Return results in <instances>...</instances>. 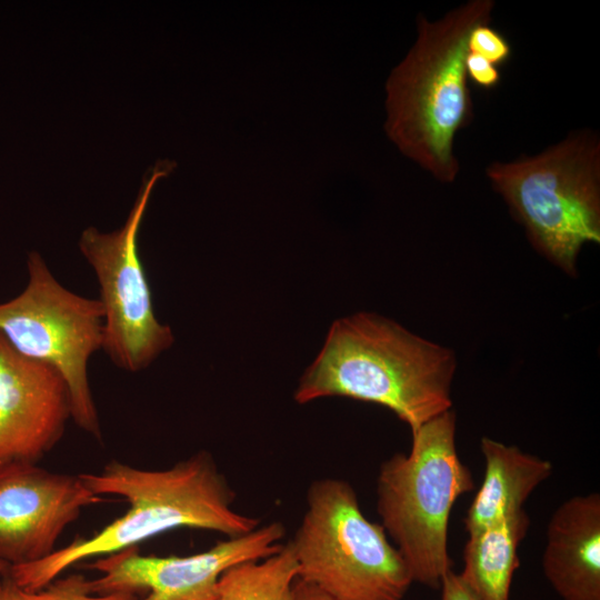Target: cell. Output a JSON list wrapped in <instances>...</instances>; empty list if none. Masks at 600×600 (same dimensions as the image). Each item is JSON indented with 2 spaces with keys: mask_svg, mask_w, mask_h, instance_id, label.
<instances>
[{
  "mask_svg": "<svg viewBox=\"0 0 600 600\" xmlns=\"http://www.w3.org/2000/svg\"><path fill=\"white\" fill-rule=\"evenodd\" d=\"M80 478L96 496L123 498L128 510L90 538H76L42 560L10 567V577L21 588L39 590L79 562L137 547L173 529L236 538L259 527L257 518L233 509L236 494L207 451L162 470L111 460L100 472L80 473Z\"/></svg>",
  "mask_w": 600,
  "mask_h": 600,
  "instance_id": "obj_1",
  "label": "cell"
},
{
  "mask_svg": "<svg viewBox=\"0 0 600 600\" xmlns=\"http://www.w3.org/2000/svg\"><path fill=\"white\" fill-rule=\"evenodd\" d=\"M454 352L384 317L359 312L331 326L294 400L346 397L380 404L411 432L452 409Z\"/></svg>",
  "mask_w": 600,
  "mask_h": 600,
  "instance_id": "obj_2",
  "label": "cell"
},
{
  "mask_svg": "<svg viewBox=\"0 0 600 600\" xmlns=\"http://www.w3.org/2000/svg\"><path fill=\"white\" fill-rule=\"evenodd\" d=\"M494 2L471 0L438 21L417 18L418 38L387 83L389 139L441 182H453L456 133L473 118L464 60L472 29L490 23Z\"/></svg>",
  "mask_w": 600,
  "mask_h": 600,
  "instance_id": "obj_3",
  "label": "cell"
},
{
  "mask_svg": "<svg viewBox=\"0 0 600 600\" xmlns=\"http://www.w3.org/2000/svg\"><path fill=\"white\" fill-rule=\"evenodd\" d=\"M452 409L411 432L408 454L396 453L380 466L377 510L413 582L440 588L451 569L448 526L462 494L474 489L470 469L458 456Z\"/></svg>",
  "mask_w": 600,
  "mask_h": 600,
  "instance_id": "obj_4",
  "label": "cell"
},
{
  "mask_svg": "<svg viewBox=\"0 0 600 600\" xmlns=\"http://www.w3.org/2000/svg\"><path fill=\"white\" fill-rule=\"evenodd\" d=\"M492 187L531 244L569 276L588 243H600V141L576 131L539 154L487 167Z\"/></svg>",
  "mask_w": 600,
  "mask_h": 600,
  "instance_id": "obj_5",
  "label": "cell"
},
{
  "mask_svg": "<svg viewBox=\"0 0 600 600\" xmlns=\"http://www.w3.org/2000/svg\"><path fill=\"white\" fill-rule=\"evenodd\" d=\"M306 511L289 541L298 578L336 600H402L412 581L383 527L362 512L352 486L314 480Z\"/></svg>",
  "mask_w": 600,
  "mask_h": 600,
  "instance_id": "obj_6",
  "label": "cell"
},
{
  "mask_svg": "<svg viewBox=\"0 0 600 600\" xmlns=\"http://www.w3.org/2000/svg\"><path fill=\"white\" fill-rule=\"evenodd\" d=\"M28 283L0 303V333L19 353L56 368L71 396L76 424L101 440L88 380L90 357L102 349L104 312L99 299L66 289L38 252L28 256Z\"/></svg>",
  "mask_w": 600,
  "mask_h": 600,
  "instance_id": "obj_7",
  "label": "cell"
},
{
  "mask_svg": "<svg viewBox=\"0 0 600 600\" xmlns=\"http://www.w3.org/2000/svg\"><path fill=\"white\" fill-rule=\"evenodd\" d=\"M173 167L167 160L153 167L121 229L101 233L89 227L79 241L100 287L99 300L104 312L102 350L117 367L129 372L143 370L173 343L171 329L161 324L153 312L137 243L151 191Z\"/></svg>",
  "mask_w": 600,
  "mask_h": 600,
  "instance_id": "obj_8",
  "label": "cell"
},
{
  "mask_svg": "<svg viewBox=\"0 0 600 600\" xmlns=\"http://www.w3.org/2000/svg\"><path fill=\"white\" fill-rule=\"evenodd\" d=\"M284 536L281 522H270L191 556H143L131 547L87 564L101 573L90 580V589L94 594L146 591L140 600H218V582L226 570L274 554Z\"/></svg>",
  "mask_w": 600,
  "mask_h": 600,
  "instance_id": "obj_9",
  "label": "cell"
},
{
  "mask_svg": "<svg viewBox=\"0 0 600 600\" xmlns=\"http://www.w3.org/2000/svg\"><path fill=\"white\" fill-rule=\"evenodd\" d=\"M80 474L38 464L0 467V561L22 566L52 554L63 531L82 509L102 502Z\"/></svg>",
  "mask_w": 600,
  "mask_h": 600,
  "instance_id": "obj_10",
  "label": "cell"
},
{
  "mask_svg": "<svg viewBox=\"0 0 600 600\" xmlns=\"http://www.w3.org/2000/svg\"><path fill=\"white\" fill-rule=\"evenodd\" d=\"M71 417L62 374L19 353L0 333V467L38 464L61 440Z\"/></svg>",
  "mask_w": 600,
  "mask_h": 600,
  "instance_id": "obj_11",
  "label": "cell"
},
{
  "mask_svg": "<svg viewBox=\"0 0 600 600\" xmlns=\"http://www.w3.org/2000/svg\"><path fill=\"white\" fill-rule=\"evenodd\" d=\"M542 571L561 600H600V494L573 496L547 527Z\"/></svg>",
  "mask_w": 600,
  "mask_h": 600,
  "instance_id": "obj_12",
  "label": "cell"
},
{
  "mask_svg": "<svg viewBox=\"0 0 600 600\" xmlns=\"http://www.w3.org/2000/svg\"><path fill=\"white\" fill-rule=\"evenodd\" d=\"M480 449L484 476L463 520L468 533L522 510L553 471L549 460L488 437L481 439Z\"/></svg>",
  "mask_w": 600,
  "mask_h": 600,
  "instance_id": "obj_13",
  "label": "cell"
},
{
  "mask_svg": "<svg viewBox=\"0 0 600 600\" xmlns=\"http://www.w3.org/2000/svg\"><path fill=\"white\" fill-rule=\"evenodd\" d=\"M529 526L522 509L468 533L460 576L483 600H509L518 548Z\"/></svg>",
  "mask_w": 600,
  "mask_h": 600,
  "instance_id": "obj_14",
  "label": "cell"
},
{
  "mask_svg": "<svg viewBox=\"0 0 600 600\" xmlns=\"http://www.w3.org/2000/svg\"><path fill=\"white\" fill-rule=\"evenodd\" d=\"M298 564L290 543L264 559L226 570L218 582V600H294Z\"/></svg>",
  "mask_w": 600,
  "mask_h": 600,
  "instance_id": "obj_15",
  "label": "cell"
},
{
  "mask_svg": "<svg viewBox=\"0 0 600 600\" xmlns=\"http://www.w3.org/2000/svg\"><path fill=\"white\" fill-rule=\"evenodd\" d=\"M0 600H136L131 593L94 594L82 574L57 578L46 587L29 591L18 586L9 571L0 574Z\"/></svg>",
  "mask_w": 600,
  "mask_h": 600,
  "instance_id": "obj_16",
  "label": "cell"
},
{
  "mask_svg": "<svg viewBox=\"0 0 600 600\" xmlns=\"http://www.w3.org/2000/svg\"><path fill=\"white\" fill-rule=\"evenodd\" d=\"M468 50L497 67L504 64L512 53L508 39L489 23H482L472 29L468 39Z\"/></svg>",
  "mask_w": 600,
  "mask_h": 600,
  "instance_id": "obj_17",
  "label": "cell"
},
{
  "mask_svg": "<svg viewBox=\"0 0 600 600\" xmlns=\"http://www.w3.org/2000/svg\"><path fill=\"white\" fill-rule=\"evenodd\" d=\"M467 79L483 90L496 88L501 81V73L497 66L477 53H467L464 60Z\"/></svg>",
  "mask_w": 600,
  "mask_h": 600,
  "instance_id": "obj_18",
  "label": "cell"
},
{
  "mask_svg": "<svg viewBox=\"0 0 600 600\" xmlns=\"http://www.w3.org/2000/svg\"><path fill=\"white\" fill-rule=\"evenodd\" d=\"M441 600H483L471 589L460 573L449 569L441 580Z\"/></svg>",
  "mask_w": 600,
  "mask_h": 600,
  "instance_id": "obj_19",
  "label": "cell"
},
{
  "mask_svg": "<svg viewBox=\"0 0 600 600\" xmlns=\"http://www.w3.org/2000/svg\"><path fill=\"white\" fill-rule=\"evenodd\" d=\"M294 600H336L318 587L299 578L293 583Z\"/></svg>",
  "mask_w": 600,
  "mask_h": 600,
  "instance_id": "obj_20",
  "label": "cell"
},
{
  "mask_svg": "<svg viewBox=\"0 0 600 600\" xmlns=\"http://www.w3.org/2000/svg\"><path fill=\"white\" fill-rule=\"evenodd\" d=\"M10 566L0 561V574L7 573L9 571Z\"/></svg>",
  "mask_w": 600,
  "mask_h": 600,
  "instance_id": "obj_21",
  "label": "cell"
}]
</instances>
